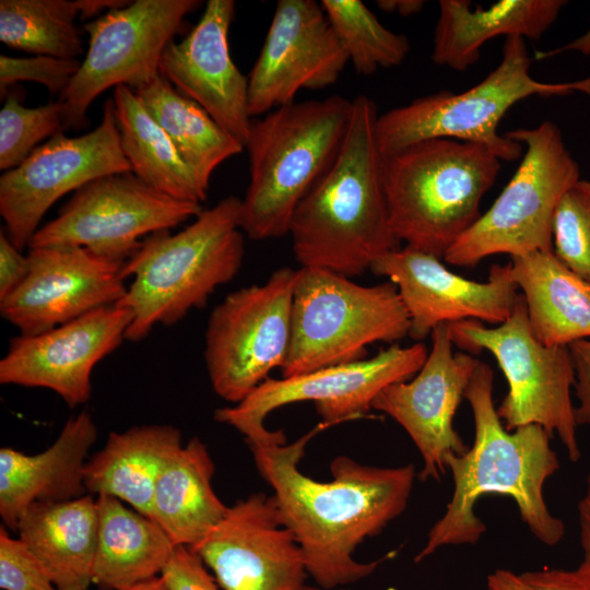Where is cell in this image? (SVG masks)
Listing matches in <instances>:
<instances>
[{
  "mask_svg": "<svg viewBox=\"0 0 590 590\" xmlns=\"http://www.w3.org/2000/svg\"><path fill=\"white\" fill-rule=\"evenodd\" d=\"M331 426L320 422L291 444L284 438L248 445L284 524L300 546L308 575L324 589L356 582L392 555L369 563L353 556L363 541L405 510L416 475L413 464L379 468L346 456L331 462L329 482L305 475L298 463L308 441Z\"/></svg>",
  "mask_w": 590,
  "mask_h": 590,
  "instance_id": "6da1fadb",
  "label": "cell"
},
{
  "mask_svg": "<svg viewBox=\"0 0 590 590\" xmlns=\"http://www.w3.org/2000/svg\"><path fill=\"white\" fill-rule=\"evenodd\" d=\"M493 384L492 368L479 361L464 394L473 414L474 441L465 453L447 460L452 495L415 563L442 546L477 543L486 526L474 507L487 494L510 497L522 522L541 543L554 546L565 534L563 520L550 511L544 499L545 482L560 468L552 437L536 424L508 430L494 404Z\"/></svg>",
  "mask_w": 590,
  "mask_h": 590,
  "instance_id": "7a4b0ae2",
  "label": "cell"
},
{
  "mask_svg": "<svg viewBox=\"0 0 590 590\" xmlns=\"http://www.w3.org/2000/svg\"><path fill=\"white\" fill-rule=\"evenodd\" d=\"M379 114L366 95L352 99L342 145L296 208L288 235L296 261L354 278L398 248L384 189V154L376 139Z\"/></svg>",
  "mask_w": 590,
  "mask_h": 590,
  "instance_id": "3957f363",
  "label": "cell"
},
{
  "mask_svg": "<svg viewBox=\"0 0 590 590\" xmlns=\"http://www.w3.org/2000/svg\"><path fill=\"white\" fill-rule=\"evenodd\" d=\"M241 199L228 196L182 231L152 234L122 268L132 278L117 303L132 312L126 339H145L157 324L173 326L203 307L238 273L245 253Z\"/></svg>",
  "mask_w": 590,
  "mask_h": 590,
  "instance_id": "277c9868",
  "label": "cell"
},
{
  "mask_svg": "<svg viewBox=\"0 0 590 590\" xmlns=\"http://www.w3.org/2000/svg\"><path fill=\"white\" fill-rule=\"evenodd\" d=\"M351 111L352 99L332 95L293 102L252 121L243 233L253 240L288 234L296 208L335 158Z\"/></svg>",
  "mask_w": 590,
  "mask_h": 590,
  "instance_id": "5b68a950",
  "label": "cell"
},
{
  "mask_svg": "<svg viewBox=\"0 0 590 590\" xmlns=\"http://www.w3.org/2000/svg\"><path fill=\"white\" fill-rule=\"evenodd\" d=\"M502 161L486 146L429 139L384 155V189L399 241L444 259L482 215Z\"/></svg>",
  "mask_w": 590,
  "mask_h": 590,
  "instance_id": "8992f818",
  "label": "cell"
},
{
  "mask_svg": "<svg viewBox=\"0 0 590 590\" xmlns=\"http://www.w3.org/2000/svg\"><path fill=\"white\" fill-rule=\"evenodd\" d=\"M531 62L524 38H506L500 62L474 86L460 93H433L379 115L376 139L380 152L387 155L442 138L482 144L500 161L518 160L522 145L498 133L500 120L515 104L531 96H590V75L570 82H542L531 75Z\"/></svg>",
  "mask_w": 590,
  "mask_h": 590,
  "instance_id": "52a82bcc",
  "label": "cell"
},
{
  "mask_svg": "<svg viewBox=\"0 0 590 590\" xmlns=\"http://www.w3.org/2000/svg\"><path fill=\"white\" fill-rule=\"evenodd\" d=\"M410 317L397 286L362 285L338 273L298 269L283 377L363 359L367 346L409 335Z\"/></svg>",
  "mask_w": 590,
  "mask_h": 590,
  "instance_id": "ba28073f",
  "label": "cell"
},
{
  "mask_svg": "<svg viewBox=\"0 0 590 590\" xmlns=\"http://www.w3.org/2000/svg\"><path fill=\"white\" fill-rule=\"evenodd\" d=\"M506 135L522 145V160L492 206L445 253L449 264L473 268L493 255L553 250L555 209L580 179L578 163L553 121Z\"/></svg>",
  "mask_w": 590,
  "mask_h": 590,
  "instance_id": "9c48e42d",
  "label": "cell"
},
{
  "mask_svg": "<svg viewBox=\"0 0 590 590\" xmlns=\"http://www.w3.org/2000/svg\"><path fill=\"white\" fill-rule=\"evenodd\" d=\"M453 345L488 351L508 384L497 414L508 430L536 424L563 444L571 462L581 458L571 389L576 382L569 346H548L534 334L522 295L511 316L495 328L479 320L448 323Z\"/></svg>",
  "mask_w": 590,
  "mask_h": 590,
  "instance_id": "30bf717a",
  "label": "cell"
},
{
  "mask_svg": "<svg viewBox=\"0 0 590 590\" xmlns=\"http://www.w3.org/2000/svg\"><path fill=\"white\" fill-rule=\"evenodd\" d=\"M298 269L282 267L262 284L229 293L212 310L204 362L213 391L245 400L287 356Z\"/></svg>",
  "mask_w": 590,
  "mask_h": 590,
  "instance_id": "8fae6325",
  "label": "cell"
},
{
  "mask_svg": "<svg viewBox=\"0 0 590 590\" xmlns=\"http://www.w3.org/2000/svg\"><path fill=\"white\" fill-rule=\"evenodd\" d=\"M427 354L422 343L393 344L370 358L281 379L268 377L241 402L217 409L214 418L237 429L248 445L280 437L281 430L267 429L264 418L291 403L312 401L321 422L332 425L361 418L386 387L411 379Z\"/></svg>",
  "mask_w": 590,
  "mask_h": 590,
  "instance_id": "7c38bea8",
  "label": "cell"
},
{
  "mask_svg": "<svg viewBox=\"0 0 590 590\" xmlns=\"http://www.w3.org/2000/svg\"><path fill=\"white\" fill-rule=\"evenodd\" d=\"M197 0H135L84 24L88 48L62 103L64 129H79L95 98L109 87L137 91L160 75V62Z\"/></svg>",
  "mask_w": 590,
  "mask_h": 590,
  "instance_id": "4fadbf2b",
  "label": "cell"
},
{
  "mask_svg": "<svg viewBox=\"0 0 590 590\" xmlns=\"http://www.w3.org/2000/svg\"><path fill=\"white\" fill-rule=\"evenodd\" d=\"M202 211L199 203L156 191L132 172L108 175L76 190L57 217L38 228L28 248L76 246L125 263L142 237L169 231Z\"/></svg>",
  "mask_w": 590,
  "mask_h": 590,
  "instance_id": "5bb4252c",
  "label": "cell"
},
{
  "mask_svg": "<svg viewBox=\"0 0 590 590\" xmlns=\"http://www.w3.org/2000/svg\"><path fill=\"white\" fill-rule=\"evenodd\" d=\"M132 172L126 158L113 99L98 126L82 135L59 132L0 177V214L11 241L28 247L46 212L64 194L114 174Z\"/></svg>",
  "mask_w": 590,
  "mask_h": 590,
  "instance_id": "9a60e30c",
  "label": "cell"
},
{
  "mask_svg": "<svg viewBox=\"0 0 590 590\" xmlns=\"http://www.w3.org/2000/svg\"><path fill=\"white\" fill-rule=\"evenodd\" d=\"M432 347L421 369L409 380L386 387L371 409L380 411L408 433L422 459L421 481H439L447 473L450 456L469 446L453 427V417L479 359L455 353L448 323L430 333Z\"/></svg>",
  "mask_w": 590,
  "mask_h": 590,
  "instance_id": "2e32d148",
  "label": "cell"
},
{
  "mask_svg": "<svg viewBox=\"0 0 590 590\" xmlns=\"http://www.w3.org/2000/svg\"><path fill=\"white\" fill-rule=\"evenodd\" d=\"M222 590H303L308 575L300 546L274 497L255 493L191 547Z\"/></svg>",
  "mask_w": 590,
  "mask_h": 590,
  "instance_id": "e0dca14e",
  "label": "cell"
},
{
  "mask_svg": "<svg viewBox=\"0 0 590 590\" xmlns=\"http://www.w3.org/2000/svg\"><path fill=\"white\" fill-rule=\"evenodd\" d=\"M347 62L320 2L279 0L248 75L251 118L295 102L303 88L334 84Z\"/></svg>",
  "mask_w": 590,
  "mask_h": 590,
  "instance_id": "ac0fdd59",
  "label": "cell"
},
{
  "mask_svg": "<svg viewBox=\"0 0 590 590\" xmlns=\"http://www.w3.org/2000/svg\"><path fill=\"white\" fill-rule=\"evenodd\" d=\"M370 271L388 278L410 317L409 337L423 340L441 323L479 320L505 322L521 297L510 262L493 264L485 282L451 272L441 259L410 248H396L374 262Z\"/></svg>",
  "mask_w": 590,
  "mask_h": 590,
  "instance_id": "d6986e66",
  "label": "cell"
},
{
  "mask_svg": "<svg viewBox=\"0 0 590 590\" xmlns=\"http://www.w3.org/2000/svg\"><path fill=\"white\" fill-rule=\"evenodd\" d=\"M22 283L0 300L2 318L22 335H35L92 310L117 304L127 286L125 263L76 246L30 248Z\"/></svg>",
  "mask_w": 590,
  "mask_h": 590,
  "instance_id": "ffe728a7",
  "label": "cell"
},
{
  "mask_svg": "<svg viewBox=\"0 0 590 590\" xmlns=\"http://www.w3.org/2000/svg\"><path fill=\"white\" fill-rule=\"evenodd\" d=\"M132 312L118 304L35 335L11 339L0 382L56 392L70 408L86 403L95 366L126 339Z\"/></svg>",
  "mask_w": 590,
  "mask_h": 590,
  "instance_id": "44dd1931",
  "label": "cell"
},
{
  "mask_svg": "<svg viewBox=\"0 0 590 590\" xmlns=\"http://www.w3.org/2000/svg\"><path fill=\"white\" fill-rule=\"evenodd\" d=\"M234 12V0L206 1L201 19L189 34L165 48L160 74L245 146L252 120L248 76L238 70L229 54L228 32Z\"/></svg>",
  "mask_w": 590,
  "mask_h": 590,
  "instance_id": "7402d4cb",
  "label": "cell"
},
{
  "mask_svg": "<svg viewBox=\"0 0 590 590\" xmlns=\"http://www.w3.org/2000/svg\"><path fill=\"white\" fill-rule=\"evenodd\" d=\"M97 438L86 411L71 416L57 439L44 451L27 455L11 447L0 449V517L16 531L21 515L34 503L66 502L84 496V471Z\"/></svg>",
  "mask_w": 590,
  "mask_h": 590,
  "instance_id": "603a6c76",
  "label": "cell"
},
{
  "mask_svg": "<svg viewBox=\"0 0 590 590\" xmlns=\"http://www.w3.org/2000/svg\"><path fill=\"white\" fill-rule=\"evenodd\" d=\"M565 0H500L487 8L468 0H440L430 58L440 67L465 71L497 36L540 39L555 23Z\"/></svg>",
  "mask_w": 590,
  "mask_h": 590,
  "instance_id": "cb8c5ba5",
  "label": "cell"
},
{
  "mask_svg": "<svg viewBox=\"0 0 590 590\" xmlns=\"http://www.w3.org/2000/svg\"><path fill=\"white\" fill-rule=\"evenodd\" d=\"M16 531L59 590H88L93 585L96 498L34 503L21 515Z\"/></svg>",
  "mask_w": 590,
  "mask_h": 590,
  "instance_id": "d4e9b609",
  "label": "cell"
},
{
  "mask_svg": "<svg viewBox=\"0 0 590 590\" xmlns=\"http://www.w3.org/2000/svg\"><path fill=\"white\" fill-rule=\"evenodd\" d=\"M181 447V433L173 425H138L111 432L104 447L86 462V492L118 498L151 517L156 481Z\"/></svg>",
  "mask_w": 590,
  "mask_h": 590,
  "instance_id": "484cf974",
  "label": "cell"
},
{
  "mask_svg": "<svg viewBox=\"0 0 590 590\" xmlns=\"http://www.w3.org/2000/svg\"><path fill=\"white\" fill-rule=\"evenodd\" d=\"M510 267L531 328L543 344L569 346L590 339V283L553 250L511 257Z\"/></svg>",
  "mask_w": 590,
  "mask_h": 590,
  "instance_id": "4316f807",
  "label": "cell"
},
{
  "mask_svg": "<svg viewBox=\"0 0 590 590\" xmlns=\"http://www.w3.org/2000/svg\"><path fill=\"white\" fill-rule=\"evenodd\" d=\"M93 585L99 590H129L160 576L176 546L150 517L118 498L98 495Z\"/></svg>",
  "mask_w": 590,
  "mask_h": 590,
  "instance_id": "83f0119b",
  "label": "cell"
},
{
  "mask_svg": "<svg viewBox=\"0 0 590 590\" xmlns=\"http://www.w3.org/2000/svg\"><path fill=\"white\" fill-rule=\"evenodd\" d=\"M214 472L205 444L192 437L160 474L150 518L175 545L194 546L227 514L212 486Z\"/></svg>",
  "mask_w": 590,
  "mask_h": 590,
  "instance_id": "f1b7e54d",
  "label": "cell"
},
{
  "mask_svg": "<svg viewBox=\"0 0 590 590\" xmlns=\"http://www.w3.org/2000/svg\"><path fill=\"white\" fill-rule=\"evenodd\" d=\"M134 92L208 194L213 172L245 146L161 74Z\"/></svg>",
  "mask_w": 590,
  "mask_h": 590,
  "instance_id": "f546056e",
  "label": "cell"
},
{
  "mask_svg": "<svg viewBox=\"0 0 590 590\" xmlns=\"http://www.w3.org/2000/svg\"><path fill=\"white\" fill-rule=\"evenodd\" d=\"M114 110L123 154L132 173L149 187L176 200L206 199L173 142L130 87H115Z\"/></svg>",
  "mask_w": 590,
  "mask_h": 590,
  "instance_id": "4dcf8cb0",
  "label": "cell"
},
{
  "mask_svg": "<svg viewBox=\"0 0 590 590\" xmlns=\"http://www.w3.org/2000/svg\"><path fill=\"white\" fill-rule=\"evenodd\" d=\"M78 0H1L0 40L10 48L63 59L83 52Z\"/></svg>",
  "mask_w": 590,
  "mask_h": 590,
  "instance_id": "1f68e13d",
  "label": "cell"
},
{
  "mask_svg": "<svg viewBox=\"0 0 590 590\" xmlns=\"http://www.w3.org/2000/svg\"><path fill=\"white\" fill-rule=\"evenodd\" d=\"M320 3L358 74L371 75L406 59L411 49L409 38L384 26L361 0H321Z\"/></svg>",
  "mask_w": 590,
  "mask_h": 590,
  "instance_id": "d6a6232c",
  "label": "cell"
},
{
  "mask_svg": "<svg viewBox=\"0 0 590 590\" xmlns=\"http://www.w3.org/2000/svg\"><path fill=\"white\" fill-rule=\"evenodd\" d=\"M63 130V107L59 99L26 107L10 88L0 109V169L7 172L19 166L44 140Z\"/></svg>",
  "mask_w": 590,
  "mask_h": 590,
  "instance_id": "836d02e7",
  "label": "cell"
},
{
  "mask_svg": "<svg viewBox=\"0 0 590 590\" xmlns=\"http://www.w3.org/2000/svg\"><path fill=\"white\" fill-rule=\"evenodd\" d=\"M553 252L590 283V180L578 179L562 196L552 224Z\"/></svg>",
  "mask_w": 590,
  "mask_h": 590,
  "instance_id": "e575fe53",
  "label": "cell"
},
{
  "mask_svg": "<svg viewBox=\"0 0 590 590\" xmlns=\"http://www.w3.org/2000/svg\"><path fill=\"white\" fill-rule=\"evenodd\" d=\"M81 67L78 59H63L36 55L33 57L0 56L1 98L21 81H33L44 85L59 97L69 86Z\"/></svg>",
  "mask_w": 590,
  "mask_h": 590,
  "instance_id": "d590c367",
  "label": "cell"
},
{
  "mask_svg": "<svg viewBox=\"0 0 590 590\" xmlns=\"http://www.w3.org/2000/svg\"><path fill=\"white\" fill-rule=\"evenodd\" d=\"M0 588L2 590H59L42 564L7 528H0Z\"/></svg>",
  "mask_w": 590,
  "mask_h": 590,
  "instance_id": "8d00e7d4",
  "label": "cell"
},
{
  "mask_svg": "<svg viewBox=\"0 0 590 590\" xmlns=\"http://www.w3.org/2000/svg\"><path fill=\"white\" fill-rule=\"evenodd\" d=\"M158 577L167 590H222L202 558L186 545L174 547Z\"/></svg>",
  "mask_w": 590,
  "mask_h": 590,
  "instance_id": "74e56055",
  "label": "cell"
},
{
  "mask_svg": "<svg viewBox=\"0 0 590 590\" xmlns=\"http://www.w3.org/2000/svg\"><path fill=\"white\" fill-rule=\"evenodd\" d=\"M569 351L575 366L574 389L578 399L575 420L578 426H590V339L571 343Z\"/></svg>",
  "mask_w": 590,
  "mask_h": 590,
  "instance_id": "f35d334b",
  "label": "cell"
},
{
  "mask_svg": "<svg viewBox=\"0 0 590 590\" xmlns=\"http://www.w3.org/2000/svg\"><path fill=\"white\" fill-rule=\"evenodd\" d=\"M28 271L27 256L0 232V300L8 297L24 280Z\"/></svg>",
  "mask_w": 590,
  "mask_h": 590,
  "instance_id": "ab89813d",
  "label": "cell"
},
{
  "mask_svg": "<svg viewBox=\"0 0 590 590\" xmlns=\"http://www.w3.org/2000/svg\"><path fill=\"white\" fill-rule=\"evenodd\" d=\"M579 536L582 551L581 562L569 573L585 590H590V474L587 476L585 493L577 505Z\"/></svg>",
  "mask_w": 590,
  "mask_h": 590,
  "instance_id": "60d3db41",
  "label": "cell"
},
{
  "mask_svg": "<svg viewBox=\"0 0 590 590\" xmlns=\"http://www.w3.org/2000/svg\"><path fill=\"white\" fill-rule=\"evenodd\" d=\"M521 576L535 590H585L567 569L545 568L526 571Z\"/></svg>",
  "mask_w": 590,
  "mask_h": 590,
  "instance_id": "b9f144b4",
  "label": "cell"
},
{
  "mask_svg": "<svg viewBox=\"0 0 590 590\" xmlns=\"http://www.w3.org/2000/svg\"><path fill=\"white\" fill-rule=\"evenodd\" d=\"M486 590H535L521 576L509 569L498 568L487 576Z\"/></svg>",
  "mask_w": 590,
  "mask_h": 590,
  "instance_id": "7bdbcfd3",
  "label": "cell"
},
{
  "mask_svg": "<svg viewBox=\"0 0 590 590\" xmlns=\"http://www.w3.org/2000/svg\"><path fill=\"white\" fill-rule=\"evenodd\" d=\"M563 52H577L583 56H590V26L579 37L573 39L568 44L553 48L546 51H540L535 54L536 59L552 58Z\"/></svg>",
  "mask_w": 590,
  "mask_h": 590,
  "instance_id": "ee69618b",
  "label": "cell"
},
{
  "mask_svg": "<svg viewBox=\"0 0 590 590\" xmlns=\"http://www.w3.org/2000/svg\"><path fill=\"white\" fill-rule=\"evenodd\" d=\"M129 3L126 0H78L81 19H91L103 11L121 9Z\"/></svg>",
  "mask_w": 590,
  "mask_h": 590,
  "instance_id": "f6af8a7d",
  "label": "cell"
},
{
  "mask_svg": "<svg viewBox=\"0 0 590 590\" xmlns=\"http://www.w3.org/2000/svg\"><path fill=\"white\" fill-rule=\"evenodd\" d=\"M423 0H378L380 10L388 13H398L401 16H411L420 13L424 5Z\"/></svg>",
  "mask_w": 590,
  "mask_h": 590,
  "instance_id": "bcb514c9",
  "label": "cell"
},
{
  "mask_svg": "<svg viewBox=\"0 0 590 590\" xmlns=\"http://www.w3.org/2000/svg\"><path fill=\"white\" fill-rule=\"evenodd\" d=\"M129 590H167L160 577L135 586Z\"/></svg>",
  "mask_w": 590,
  "mask_h": 590,
  "instance_id": "7dc6e473",
  "label": "cell"
},
{
  "mask_svg": "<svg viewBox=\"0 0 590 590\" xmlns=\"http://www.w3.org/2000/svg\"><path fill=\"white\" fill-rule=\"evenodd\" d=\"M303 590H349V589H345V588L324 589V588H321V587L305 586Z\"/></svg>",
  "mask_w": 590,
  "mask_h": 590,
  "instance_id": "c3c4849f",
  "label": "cell"
}]
</instances>
